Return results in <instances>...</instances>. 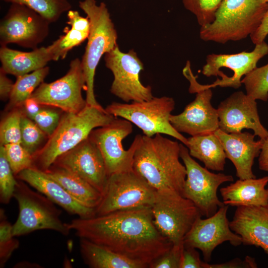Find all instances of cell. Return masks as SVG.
<instances>
[{"instance_id": "obj_38", "label": "cell", "mask_w": 268, "mask_h": 268, "mask_svg": "<svg viewBox=\"0 0 268 268\" xmlns=\"http://www.w3.org/2000/svg\"><path fill=\"white\" fill-rule=\"evenodd\" d=\"M30 119L49 137L56 130L61 119L57 111L43 108Z\"/></svg>"}, {"instance_id": "obj_43", "label": "cell", "mask_w": 268, "mask_h": 268, "mask_svg": "<svg viewBox=\"0 0 268 268\" xmlns=\"http://www.w3.org/2000/svg\"><path fill=\"white\" fill-rule=\"evenodd\" d=\"M14 83L6 76V73L0 69V97L1 100L9 98L12 92Z\"/></svg>"}, {"instance_id": "obj_20", "label": "cell", "mask_w": 268, "mask_h": 268, "mask_svg": "<svg viewBox=\"0 0 268 268\" xmlns=\"http://www.w3.org/2000/svg\"><path fill=\"white\" fill-rule=\"evenodd\" d=\"M214 134L220 139L227 158L234 165L236 176L240 179L256 178L252 167L260 155L264 140H255L256 135L247 132L228 134L218 129Z\"/></svg>"}, {"instance_id": "obj_4", "label": "cell", "mask_w": 268, "mask_h": 268, "mask_svg": "<svg viewBox=\"0 0 268 268\" xmlns=\"http://www.w3.org/2000/svg\"><path fill=\"white\" fill-rule=\"evenodd\" d=\"M268 9L265 0H222L213 21L201 27L200 37L220 44L245 39L259 27Z\"/></svg>"}, {"instance_id": "obj_15", "label": "cell", "mask_w": 268, "mask_h": 268, "mask_svg": "<svg viewBox=\"0 0 268 268\" xmlns=\"http://www.w3.org/2000/svg\"><path fill=\"white\" fill-rule=\"evenodd\" d=\"M50 22L30 8L12 3L0 23V44L14 43L32 50L47 37Z\"/></svg>"}, {"instance_id": "obj_39", "label": "cell", "mask_w": 268, "mask_h": 268, "mask_svg": "<svg viewBox=\"0 0 268 268\" xmlns=\"http://www.w3.org/2000/svg\"><path fill=\"white\" fill-rule=\"evenodd\" d=\"M183 243L173 244L171 248L149 266V268H180Z\"/></svg>"}, {"instance_id": "obj_26", "label": "cell", "mask_w": 268, "mask_h": 268, "mask_svg": "<svg viewBox=\"0 0 268 268\" xmlns=\"http://www.w3.org/2000/svg\"><path fill=\"white\" fill-rule=\"evenodd\" d=\"M190 155L213 171H223L226 157L222 144L214 133L191 136L187 138Z\"/></svg>"}, {"instance_id": "obj_9", "label": "cell", "mask_w": 268, "mask_h": 268, "mask_svg": "<svg viewBox=\"0 0 268 268\" xmlns=\"http://www.w3.org/2000/svg\"><path fill=\"white\" fill-rule=\"evenodd\" d=\"M156 190L133 169L108 177L101 201L95 208V216L116 211L151 207Z\"/></svg>"}, {"instance_id": "obj_1", "label": "cell", "mask_w": 268, "mask_h": 268, "mask_svg": "<svg viewBox=\"0 0 268 268\" xmlns=\"http://www.w3.org/2000/svg\"><path fill=\"white\" fill-rule=\"evenodd\" d=\"M68 225L80 238L105 247L148 268L173 245L155 226L151 207L78 217Z\"/></svg>"}, {"instance_id": "obj_10", "label": "cell", "mask_w": 268, "mask_h": 268, "mask_svg": "<svg viewBox=\"0 0 268 268\" xmlns=\"http://www.w3.org/2000/svg\"><path fill=\"white\" fill-rule=\"evenodd\" d=\"M180 156L187 171L182 196L195 204L202 216L212 215L224 204L218 198V188L224 183L233 182V177L214 173L202 167L190 155L184 144L180 143Z\"/></svg>"}, {"instance_id": "obj_37", "label": "cell", "mask_w": 268, "mask_h": 268, "mask_svg": "<svg viewBox=\"0 0 268 268\" xmlns=\"http://www.w3.org/2000/svg\"><path fill=\"white\" fill-rule=\"evenodd\" d=\"M6 158L4 148L0 146V201L7 204L13 197L17 180Z\"/></svg>"}, {"instance_id": "obj_8", "label": "cell", "mask_w": 268, "mask_h": 268, "mask_svg": "<svg viewBox=\"0 0 268 268\" xmlns=\"http://www.w3.org/2000/svg\"><path fill=\"white\" fill-rule=\"evenodd\" d=\"M151 209L156 228L173 244L183 243L195 222L201 216L191 201L170 189L156 191Z\"/></svg>"}, {"instance_id": "obj_44", "label": "cell", "mask_w": 268, "mask_h": 268, "mask_svg": "<svg viewBox=\"0 0 268 268\" xmlns=\"http://www.w3.org/2000/svg\"><path fill=\"white\" fill-rule=\"evenodd\" d=\"M25 114L29 118L36 115L41 109V105L32 97L28 98L23 104Z\"/></svg>"}, {"instance_id": "obj_45", "label": "cell", "mask_w": 268, "mask_h": 268, "mask_svg": "<svg viewBox=\"0 0 268 268\" xmlns=\"http://www.w3.org/2000/svg\"><path fill=\"white\" fill-rule=\"evenodd\" d=\"M258 164L260 170L268 172V136L264 140L259 156Z\"/></svg>"}, {"instance_id": "obj_14", "label": "cell", "mask_w": 268, "mask_h": 268, "mask_svg": "<svg viewBox=\"0 0 268 268\" xmlns=\"http://www.w3.org/2000/svg\"><path fill=\"white\" fill-rule=\"evenodd\" d=\"M85 88L81 60L77 58L70 62L65 75L52 82H43L30 97L42 106L59 108L66 113H77L87 105L82 95Z\"/></svg>"}, {"instance_id": "obj_11", "label": "cell", "mask_w": 268, "mask_h": 268, "mask_svg": "<svg viewBox=\"0 0 268 268\" xmlns=\"http://www.w3.org/2000/svg\"><path fill=\"white\" fill-rule=\"evenodd\" d=\"M184 76L190 82L189 92L196 93L194 101L190 103L180 114L170 118L172 127L179 133L191 136L214 133L219 129L217 109L211 104L212 92L206 85L198 82L188 61L183 70Z\"/></svg>"}, {"instance_id": "obj_46", "label": "cell", "mask_w": 268, "mask_h": 268, "mask_svg": "<svg viewBox=\"0 0 268 268\" xmlns=\"http://www.w3.org/2000/svg\"><path fill=\"white\" fill-rule=\"evenodd\" d=\"M15 266H17V268H20V267H23L24 266H25V267L26 268H41L37 264H32L31 263L27 262V264L26 265L25 262H22L19 263L17 264Z\"/></svg>"}, {"instance_id": "obj_42", "label": "cell", "mask_w": 268, "mask_h": 268, "mask_svg": "<svg viewBox=\"0 0 268 268\" xmlns=\"http://www.w3.org/2000/svg\"><path fill=\"white\" fill-rule=\"evenodd\" d=\"M268 35V9L259 27L250 36L252 42L256 45L264 41Z\"/></svg>"}, {"instance_id": "obj_32", "label": "cell", "mask_w": 268, "mask_h": 268, "mask_svg": "<svg viewBox=\"0 0 268 268\" xmlns=\"http://www.w3.org/2000/svg\"><path fill=\"white\" fill-rule=\"evenodd\" d=\"M12 234V225L8 221L3 208L0 209V268H3L19 246Z\"/></svg>"}, {"instance_id": "obj_31", "label": "cell", "mask_w": 268, "mask_h": 268, "mask_svg": "<svg viewBox=\"0 0 268 268\" xmlns=\"http://www.w3.org/2000/svg\"><path fill=\"white\" fill-rule=\"evenodd\" d=\"M241 82L246 94L255 100L267 102L268 100V64L244 76Z\"/></svg>"}, {"instance_id": "obj_41", "label": "cell", "mask_w": 268, "mask_h": 268, "mask_svg": "<svg viewBox=\"0 0 268 268\" xmlns=\"http://www.w3.org/2000/svg\"><path fill=\"white\" fill-rule=\"evenodd\" d=\"M257 265L254 258L247 256L244 260L235 258L230 261L215 264L205 262L204 268H255Z\"/></svg>"}, {"instance_id": "obj_6", "label": "cell", "mask_w": 268, "mask_h": 268, "mask_svg": "<svg viewBox=\"0 0 268 268\" xmlns=\"http://www.w3.org/2000/svg\"><path fill=\"white\" fill-rule=\"evenodd\" d=\"M13 197L18 204L19 214L12 225L14 236L39 230H52L67 236L70 229L61 219L62 211L49 199L31 189L25 182L17 180Z\"/></svg>"}, {"instance_id": "obj_30", "label": "cell", "mask_w": 268, "mask_h": 268, "mask_svg": "<svg viewBox=\"0 0 268 268\" xmlns=\"http://www.w3.org/2000/svg\"><path fill=\"white\" fill-rule=\"evenodd\" d=\"M24 5L35 11L50 23L57 21L65 12L71 9L69 0H1Z\"/></svg>"}, {"instance_id": "obj_47", "label": "cell", "mask_w": 268, "mask_h": 268, "mask_svg": "<svg viewBox=\"0 0 268 268\" xmlns=\"http://www.w3.org/2000/svg\"><path fill=\"white\" fill-rule=\"evenodd\" d=\"M265 1L267 2H268V0H265Z\"/></svg>"}, {"instance_id": "obj_29", "label": "cell", "mask_w": 268, "mask_h": 268, "mask_svg": "<svg viewBox=\"0 0 268 268\" xmlns=\"http://www.w3.org/2000/svg\"><path fill=\"white\" fill-rule=\"evenodd\" d=\"M49 67L42 68L17 77L9 98V105L11 107L23 105L35 89L43 82L49 72Z\"/></svg>"}, {"instance_id": "obj_34", "label": "cell", "mask_w": 268, "mask_h": 268, "mask_svg": "<svg viewBox=\"0 0 268 268\" xmlns=\"http://www.w3.org/2000/svg\"><path fill=\"white\" fill-rule=\"evenodd\" d=\"M222 0H182L185 7L194 14L201 27L212 22Z\"/></svg>"}, {"instance_id": "obj_2", "label": "cell", "mask_w": 268, "mask_h": 268, "mask_svg": "<svg viewBox=\"0 0 268 268\" xmlns=\"http://www.w3.org/2000/svg\"><path fill=\"white\" fill-rule=\"evenodd\" d=\"M180 143L157 134L142 135L134 157L133 170L156 191L170 189L182 195L187 171L179 158Z\"/></svg>"}, {"instance_id": "obj_28", "label": "cell", "mask_w": 268, "mask_h": 268, "mask_svg": "<svg viewBox=\"0 0 268 268\" xmlns=\"http://www.w3.org/2000/svg\"><path fill=\"white\" fill-rule=\"evenodd\" d=\"M67 24L70 28L64 29V34L52 43L55 61L65 59L68 51L78 46L88 38L90 23L88 17H83L78 11H67Z\"/></svg>"}, {"instance_id": "obj_48", "label": "cell", "mask_w": 268, "mask_h": 268, "mask_svg": "<svg viewBox=\"0 0 268 268\" xmlns=\"http://www.w3.org/2000/svg\"><path fill=\"white\" fill-rule=\"evenodd\" d=\"M267 189H268V185H267Z\"/></svg>"}, {"instance_id": "obj_3", "label": "cell", "mask_w": 268, "mask_h": 268, "mask_svg": "<svg viewBox=\"0 0 268 268\" xmlns=\"http://www.w3.org/2000/svg\"><path fill=\"white\" fill-rule=\"evenodd\" d=\"M116 118L102 106L87 105L78 112H66L45 146L33 156L32 167L46 172L59 157L87 138L93 130L109 125Z\"/></svg>"}, {"instance_id": "obj_13", "label": "cell", "mask_w": 268, "mask_h": 268, "mask_svg": "<svg viewBox=\"0 0 268 268\" xmlns=\"http://www.w3.org/2000/svg\"><path fill=\"white\" fill-rule=\"evenodd\" d=\"M133 132L132 123L116 118L109 125L93 130L89 137L101 151L108 176L133 170L134 157L142 135L137 134L130 148L125 150L123 140Z\"/></svg>"}, {"instance_id": "obj_16", "label": "cell", "mask_w": 268, "mask_h": 268, "mask_svg": "<svg viewBox=\"0 0 268 268\" xmlns=\"http://www.w3.org/2000/svg\"><path fill=\"white\" fill-rule=\"evenodd\" d=\"M268 54V44L264 41L256 44L250 52L208 55L202 73L206 77L219 75L222 79L206 85L210 88L216 86L239 88L242 84V77L255 69L259 60Z\"/></svg>"}, {"instance_id": "obj_22", "label": "cell", "mask_w": 268, "mask_h": 268, "mask_svg": "<svg viewBox=\"0 0 268 268\" xmlns=\"http://www.w3.org/2000/svg\"><path fill=\"white\" fill-rule=\"evenodd\" d=\"M229 225L243 244L260 247L268 255V206H238Z\"/></svg>"}, {"instance_id": "obj_36", "label": "cell", "mask_w": 268, "mask_h": 268, "mask_svg": "<svg viewBox=\"0 0 268 268\" xmlns=\"http://www.w3.org/2000/svg\"><path fill=\"white\" fill-rule=\"evenodd\" d=\"M22 112L18 109L10 113L0 125V143L4 145L21 143V119Z\"/></svg>"}, {"instance_id": "obj_17", "label": "cell", "mask_w": 268, "mask_h": 268, "mask_svg": "<svg viewBox=\"0 0 268 268\" xmlns=\"http://www.w3.org/2000/svg\"><path fill=\"white\" fill-rule=\"evenodd\" d=\"M229 206L224 204L212 215L205 219L199 217L183 240L184 245L200 250L206 262L211 261L213 251L222 243L228 241L235 247L242 244L241 237L230 227Z\"/></svg>"}, {"instance_id": "obj_24", "label": "cell", "mask_w": 268, "mask_h": 268, "mask_svg": "<svg viewBox=\"0 0 268 268\" xmlns=\"http://www.w3.org/2000/svg\"><path fill=\"white\" fill-rule=\"evenodd\" d=\"M268 176L237 180L220 189L225 205L232 206H268Z\"/></svg>"}, {"instance_id": "obj_7", "label": "cell", "mask_w": 268, "mask_h": 268, "mask_svg": "<svg viewBox=\"0 0 268 268\" xmlns=\"http://www.w3.org/2000/svg\"><path fill=\"white\" fill-rule=\"evenodd\" d=\"M172 97H153L150 100L131 103L113 102L105 110L116 118L126 119L141 130L144 135L152 137L157 134L175 138L185 145L187 138L172 126L170 118L175 108Z\"/></svg>"}, {"instance_id": "obj_18", "label": "cell", "mask_w": 268, "mask_h": 268, "mask_svg": "<svg viewBox=\"0 0 268 268\" xmlns=\"http://www.w3.org/2000/svg\"><path fill=\"white\" fill-rule=\"evenodd\" d=\"M53 165L78 176L103 194L108 176L102 153L89 136L59 157Z\"/></svg>"}, {"instance_id": "obj_12", "label": "cell", "mask_w": 268, "mask_h": 268, "mask_svg": "<svg viewBox=\"0 0 268 268\" xmlns=\"http://www.w3.org/2000/svg\"><path fill=\"white\" fill-rule=\"evenodd\" d=\"M104 61L114 76L110 88L113 95L126 103L148 100L154 97L151 86H144L139 80L143 65L134 50L124 53L117 45L105 54Z\"/></svg>"}, {"instance_id": "obj_33", "label": "cell", "mask_w": 268, "mask_h": 268, "mask_svg": "<svg viewBox=\"0 0 268 268\" xmlns=\"http://www.w3.org/2000/svg\"><path fill=\"white\" fill-rule=\"evenodd\" d=\"M46 134L35 123L23 114L21 119V144L33 156L37 152Z\"/></svg>"}, {"instance_id": "obj_35", "label": "cell", "mask_w": 268, "mask_h": 268, "mask_svg": "<svg viewBox=\"0 0 268 268\" xmlns=\"http://www.w3.org/2000/svg\"><path fill=\"white\" fill-rule=\"evenodd\" d=\"M2 146L6 158L15 176L23 170L32 167L33 156L20 143Z\"/></svg>"}, {"instance_id": "obj_5", "label": "cell", "mask_w": 268, "mask_h": 268, "mask_svg": "<svg viewBox=\"0 0 268 268\" xmlns=\"http://www.w3.org/2000/svg\"><path fill=\"white\" fill-rule=\"evenodd\" d=\"M79 6L90 23L87 45L81 60L86 84L85 99L88 105L101 107L94 94L95 70L103 55L118 45L117 32L105 3L98 5L95 0H83L79 2Z\"/></svg>"}, {"instance_id": "obj_21", "label": "cell", "mask_w": 268, "mask_h": 268, "mask_svg": "<svg viewBox=\"0 0 268 268\" xmlns=\"http://www.w3.org/2000/svg\"><path fill=\"white\" fill-rule=\"evenodd\" d=\"M16 177L34 188L71 214L78 215L80 218H89L95 215L94 208L80 203L43 171L30 167L21 171Z\"/></svg>"}, {"instance_id": "obj_23", "label": "cell", "mask_w": 268, "mask_h": 268, "mask_svg": "<svg viewBox=\"0 0 268 268\" xmlns=\"http://www.w3.org/2000/svg\"><path fill=\"white\" fill-rule=\"evenodd\" d=\"M0 68L6 74L16 77L46 66L55 61L52 44L47 47L37 48L30 52L12 49L6 46L0 49Z\"/></svg>"}, {"instance_id": "obj_25", "label": "cell", "mask_w": 268, "mask_h": 268, "mask_svg": "<svg viewBox=\"0 0 268 268\" xmlns=\"http://www.w3.org/2000/svg\"><path fill=\"white\" fill-rule=\"evenodd\" d=\"M44 172L83 205L95 210L100 202L102 194L78 176L54 165Z\"/></svg>"}, {"instance_id": "obj_19", "label": "cell", "mask_w": 268, "mask_h": 268, "mask_svg": "<svg viewBox=\"0 0 268 268\" xmlns=\"http://www.w3.org/2000/svg\"><path fill=\"white\" fill-rule=\"evenodd\" d=\"M219 129L230 134L251 129L254 134L265 140L268 131L262 124L256 100L243 91H236L220 102L217 109Z\"/></svg>"}, {"instance_id": "obj_40", "label": "cell", "mask_w": 268, "mask_h": 268, "mask_svg": "<svg viewBox=\"0 0 268 268\" xmlns=\"http://www.w3.org/2000/svg\"><path fill=\"white\" fill-rule=\"evenodd\" d=\"M196 249L183 244L180 268H204L205 262L201 260Z\"/></svg>"}, {"instance_id": "obj_27", "label": "cell", "mask_w": 268, "mask_h": 268, "mask_svg": "<svg viewBox=\"0 0 268 268\" xmlns=\"http://www.w3.org/2000/svg\"><path fill=\"white\" fill-rule=\"evenodd\" d=\"M80 251L84 263L92 268H147L142 263L123 257L84 238H80Z\"/></svg>"}]
</instances>
